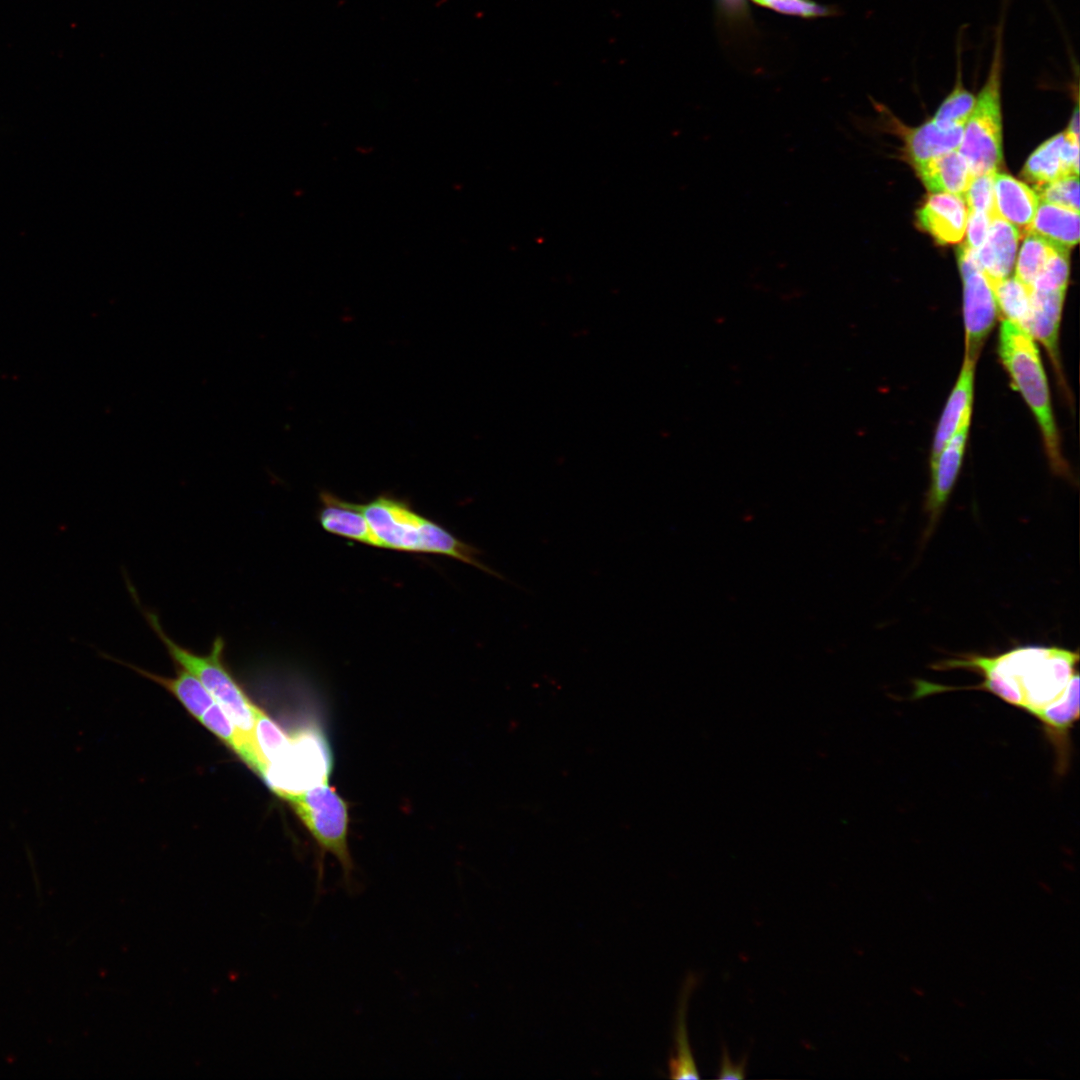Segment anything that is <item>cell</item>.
<instances>
[{
	"mask_svg": "<svg viewBox=\"0 0 1080 1080\" xmlns=\"http://www.w3.org/2000/svg\"><path fill=\"white\" fill-rule=\"evenodd\" d=\"M318 521L328 533L377 547L375 537L356 503L342 500L328 491L320 493Z\"/></svg>",
	"mask_w": 1080,
	"mask_h": 1080,
	"instance_id": "obj_14",
	"label": "cell"
},
{
	"mask_svg": "<svg viewBox=\"0 0 1080 1080\" xmlns=\"http://www.w3.org/2000/svg\"><path fill=\"white\" fill-rule=\"evenodd\" d=\"M128 666L171 692L198 721L205 711L215 703V700L203 684L182 667L177 666L175 676L164 677L135 666Z\"/></svg>",
	"mask_w": 1080,
	"mask_h": 1080,
	"instance_id": "obj_20",
	"label": "cell"
},
{
	"mask_svg": "<svg viewBox=\"0 0 1080 1080\" xmlns=\"http://www.w3.org/2000/svg\"><path fill=\"white\" fill-rule=\"evenodd\" d=\"M957 59L954 88L941 103L931 120L942 130L964 126L975 104L974 95L963 84L961 53L957 56Z\"/></svg>",
	"mask_w": 1080,
	"mask_h": 1080,
	"instance_id": "obj_24",
	"label": "cell"
},
{
	"mask_svg": "<svg viewBox=\"0 0 1080 1080\" xmlns=\"http://www.w3.org/2000/svg\"><path fill=\"white\" fill-rule=\"evenodd\" d=\"M199 721L233 750L250 769L265 778L266 767L256 749L243 739L216 702L205 711Z\"/></svg>",
	"mask_w": 1080,
	"mask_h": 1080,
	"instance_id": "obj_22",
	"label": "cell"
},
{
	"mask_svg": "<svg viewBox=\"0 0 1080 1080\" xmlns=\"http://www.w3.org/2000/svg\"><path fill=\"white\" fill-rule=\"evenodd\" d=\"M317 842L322 853L329 852L342 867L345 887L354 889V864L348 846L349 809L347 802L326 784L281 796Z\"/></svg>",
	"mask_w": 1080,
	"mask_h": 1080,
	"instance_id": "obj_6",
	"label": "cell"
},
{
	"mask_svg": "<svg viewBox=\"0 0 1080 1080\" xmlns=\"http://www.w3.org/2000/svg\"><path fill=\"white\" fill-rule=\"evenodd\" d=\"M963 281V317L965 357L974 361L994 326L997 306L993 291L982 269L960 272Z\"/></svg>",
	"mask_w": 1080,
	"mask_h": 1080,
	"instance_id": "obj_8",
	"label": "cell"
},
{
	"mask_svg": "<svg viewBox=\"0 0 1080 1080\" xmlns=\"http://www.w3.org/2000/svg\"><path fill=\"white\" fill-rule=\"evenodd\" d=\"M998 354L1014 388L1021 393L1039 425L1052 468L1057 473H1067L1049 386L1033 337L1019 325L1004 319L999 330Z\"/></svg>",
	"mask_w": 1080,
	"mask_h": 1080,
	"instance_id": "obj_4",
	"label": "cell"
},
{
	"mask_svg": "<svg viewBox=\"0 0 1080 1080\" xmlns=\"http://www.w3.org/2000/svg\"><path fill=\"white\" fill-rule=\"evenodd\" d=\"M127 586L148 625L162 642L170 657L177 663V666L193 674L203 684L243 739L257 750L254 731L258 707L250 701L226 667L224 662V639L217 636L206 654H197L181 646L163 629L158 615L143 607L132 584L127 582Z\"/></svg>",
	"mask_w": 1080,
	"mask_h": 1080,
	"instance_id": "obj_3",
	"label": "cell"
},
{
	"mask_svg": "<svg viewBox=\"0 0 1080 1080\" xmlns=\"http://www.w3.org/2000/svg\"><path fill=\"white\" fill-rule=\"evenodd\" d=\"M918 224L942 245L962 240L968 210L961 196L935 193L928 197L916 213Z\"/></svg>",
	"mask_w": 1080,
	"mask_h": 1080,
	"instance_id": "obj_11",
	"label": "cell"
},
{
	"mask_svg": "<svg viewBox=\"0 0 1080 1080\" xmlns=\"http://www.w3.org/2000/svg\"><path fill=\"white\" fill-rule=\"evenodd\" d=\"M971 411L962 420L956 433L946 443L931 467V483L926 510L929 530L933 529L957 480L970 426Z\"/></svg>",
	"mask_w": 1080,
	"mask_h": 1080,
	"instance_id": "obj_9",
	"label": "cell"
},
{
	"mask_svg": "<svg viewBox=\"0 0 1080 1080\" xmlns=\"http://www.w3.org/2000/svg\"><path fill=\"white\" fill-rule=\"evenodd\" d=\"M1004 67V17L994 35L993 51L986 81L975 98L974 107L963 126L958 151L972 176L997 172L1002 162L1001 84Z\"/></svg>",
	"mask_w": 1080,
	"mask_h": 1080,
	"instance_id": "obj_5",
	"label": "cell"
},
{
	"mask_svg": "<svg viewBox=\"0 0 1080 1080\" xmlns=\"http://www.w3.org/2000/svg\"><path fill=\"white\" fill-rule=\"evenodd\" d=\"M695 975L690 974L682 987L677 1007L674 1028V1053L669 1059V1076L673 1079L699 1078L693 1054L688 1041L686 1014L689 996L696 985Z\"/></svg>",
	"mask_w": 1080,
	"mask_h": 1080,
	"instance_id": "obj_21",
	"label": "cell"
},
{
	"mask_svg": "<svg viewBox=\"0 0 1080 1080\" xmlns=\"http://www.w3.org/2000/svg\"><path fill=\"white\" fill-rule=\"evenodd\" d=\"M1066 291L1031 289V322L1029 333L1046 348L1059 371L1058 335Z\"/></svg>",
	"mask_w": 1080,
	"mask_h": 1080,
	"instance_id": "obj_17",
	"label": "cell"
},
{
	"mask_svg": "<svg viewBox=\"0 0 1080 1080\" xmlns=\"http://www.w3.org/2000/svg\"><path fill=\"white\" fill-rule=\"evenodd\" d=\"M1060 246L1035 233L1025 235L1015 267V277L1031 288L1051 256ZM1063 248V247H1062Z\"/></svg>",
	"mask_w": 1080,
	"mask_h": 1080,
	"instance_id": "obj_25",
	"label": "cell"
},
{
	"mask_svg": "<svg viewBox=\"0 0 1080 1080\" xmlns=\"http://www.w3.org/2000/svg\"><path fill=\"white\" fill-rule=\"evenodd\" d=\"M962 134L963 126L942 130L929 121L904 133L906 152L915 167L935 156L957 150Z\"/></svg>",
	"mask_w": 1080,
	"mask_h": 1080,
	"instance_id": "obj_19",
	"label": "cell"
},
{
	"mask_svg": "<svg viewBox=\"0 0 1080 1080\" xmlns=\"http://www.w3.org/2000/svg\"><path fill=\"white\" fill-rule=\"evenodd\" d=\"M763 6L783 14L805 18L824 16L829 13L826 7L811 0H767Z\"/></svg>",
	"mask_w": 1080,
	"mask_h": 1080,
	"instance_id": "obj_30",
	"label": "cell"
},
{
	"mask_svg": "<svg viewBox=\"0 0 1080 1080\" xmlns=\"http://www.w3.org/2000/svg\"><path fill=\"white\" fill-rule=\"evenodd\" d=\"M996 302L1005 319L1029 333L1031 322V288L1015 276L990 282ZM1030 334V333H1029Z\"/></svg>",
	"mask_w": 1080,
	"mask_h": 1080,
	"instance_id": "obj_23",
	"label": "cell"
},
{
	"mask_svg": "<svg viewBox=\"0 0 1080 1080\" xmlns=\"http://www.w3.org/2000/svg\"><path fill=\"white\" fill-rule=\"evenodd\" d=\"M254 736L258 753L267 770L285 755L292 743V737L259 707L256 710Z\"/></svg>",
	"mask_w": 1080,
	"mask_h": 1080,
	"instance_id": "obj_26",
	"label": "cell"
},
{
	"mask_svg": "<svg viewBox=\"0 0 1080 1080\" xmlns=\"http://www.w3.org/2000/svg\"><path fill=\"white\" fill-rule=\"evenodd\" d=\"M1079 653L1057 646H1022L990 656L963 654L941 660L935 670H967L981 676L975 686L915 682L913 698L952 690L989 692L1037 721L1053 745L1060 772L1068 767L1071 731L1079 720Z\"/></svg>",
	"mask_w": 1080,
	"mask_h": 1080,
	"instance_id": "obj_1",
	"label": "cell"
},
{
	"mask_svg": "<svg viewBox=\"0 0 1080 1080\" xmlns=\"http://www.w3.org/2000/svg\"><path fill=\"white\" fill-rule=\"evenodd\" d=\"M1019 238L1013 225L998 217L991 218L986 240L976 250L977 260L989 283L1009 276Z\"/></svg>",
	"mask_w": 1080,
	"mask_h": 1080,
	"instance_id": "obj_13",
	"label": "cell"
},
{
	"mask_svg": "<svg viewBox=\"0 0 1080 1080\" xmlns=\"http://www.w3.org/2000/svg\"><path fill=\"white\" fill-rule=\"evenodd\" d=\"M1040 201L1079 211V179L1077 175L1058 179L1035 188Z\"/></svg>",
	"mask_w": 1080,
	"mask_h": 1080,
	"instance_id": "obj_29",
	"label": "cell"
},
{
	"mask_svg": "<svg viewBox=\"0 0 1080 1080\" xmlns=\"http://www.w3.org/2000/svg\"><path fill=\"white\" fill-rule=\"evenodd\" d=\"M1064 133L1069 138L1079 141V111H1078V104L1077 103H1076L1074 112L1072 114L1071 120L1069 122V125H1068L1067 129L1064 131Z\"/></svg>",
	"mask_w": 1080,
	"mask_h": 1080,
	"instance_id": "obj_33",
	"label": "cell"
},
{
	"mask_svg": "<svg viewBox=\"0 0 1080 1080\" xmlns=\"http://www.w3.org/2000/svg\"><path fill=\"white\" fill-rule=\"evenodd\" d=\"M997 172L973 176L962 198L968 212H984L994 217V177Z\"/></svg>",
	"mask_w": 1080,
	"mask_h": 1080,
	"instance_id": "obj_28",
	"label": "cell"
},
{
	"mask_svg": "<svg viewBox=\"0 0 1080 1080\" xmlns=\"http://www.w3.org/2000/svg\"><path fill=\"white\" fill-rule=\"evenodd\" d=\"M1067 248H1058L1031 285L1032 290L1066 291L1070 260Z\"/></svg>",
	"mask_w": 1080,
	"mask_h": 1080,
	"instance_id": "obj_27",
	"label": "cell"
},
{
	"mask_svg": "<svg viewBox=\"0 0 1080 1080\" xmlns=\"http://www.w3.org/2000/svg\"><path fill=\"white\" fill-rule=\"evenodd\" d=\"M990 220V217L984 212H968L966 223L967 240L965 242L968 246L974 250L981 247L986 240Z\"/></svg>",
	"mask_w": 1080,
	"mask_h": 1080,
	"instance_id": "obj_31",
	"label": "cell"
},
{
	"mask_svg": "<svg viewBox=\"0 0 1080 1080\" xmlns=\"http://www.w3.org/2000/svg\"><path fill=\"white\" fill-rule=\"evenodd\" d=\"M1079 141L1064 132L1042 143L1027 159L1022 176L1035 188L1068 176H1078Z\"/></svg>",
	"mask_w": 1080,
	"mask_h": 1080,
	"instance_id": "obj_10",
	"label": "cell"
},
{
	"mask_svg": "<svg viewBox=\"0 0 1080 1080\" xmlns=\"http://www.w3.org/2000/svg\"><path fill=\"white\" fill-rule=\"evenodd\" d=\"M1040 200L1036 192L1010 175L996 173L994 177V217L1013 225L1020 237L1026 235Z\"/></svg>",
	"mask_w": 1080,
	"mask_h": 1080,
	"instance_id": "obj_12",
	"label": "cell"
},
{
	"mask_svg": "<svg viewBox=\"0 0 1080 1080\" xmlns=\"http://www.w3.org/2000/svg\"><path fill=\"white\" fill-rule=\"evenodd\" d=\"M333 759L328 741L317 727L292 737L285 755L271 765L264 780L279 797L328 783Z\"/></svg>",
	"mask_w": 1080,
	"mask_h": 1080,
	"instance_id": "obj_7",
	"label": "cell"
},
{
	"mask_svg": "<svg viewBox=\"0 0 1080 1080\" xmlns=\"http://www.w3.org/2000/svg\"><path fill=\"white\" fill-rule=\"evenodd\" d=\"M1079 224V211L1040 201L1028 233L1070 249L1079 241Z\"/></svg>",
	"mask_w": 1080,
	"mask_h": 1080,
	"instance_id": "obj_18",
	"label": "cell"
},
{
	"mask_svg": "<svg viewBox=\"0 0 1080 1080\" xmlns=\"http://www.w3.org/2000/svg\"><path fill=\"white\" fill-rule=\"evenodd\" d=\"M357 506L367 520L377 548L443 555L503 579L498 572L481 561L478 548L463 542L440 524L416 512L408 501L382 494Z\"/></svg>",
	"mask_w": 1080,
	"mask_h": 1080,
	"instance_id": "obj_2",
	"label": "cell"
},
{
	"mask_svg": "<svg viewBox=\"0 0 1080 1080\" xmlns=\"http://www.w3.org/2000/svg\"><path fill=\"white\" fill-rule=\"evenodd\" d=\"M976 361L964 357L959 377L938 422L931 450L930 465L956 433L965 415L972 410Z\"/></svg>",
	"mask_w": 1080,
	"mask_h": 1080,
	"instance_id": "obj_15",
	"label": "cell"
},
{
	"mask_svg": "<svg viewBox=\"0 0 1080 1080\" xmlns=\"http://www.w3.org/2000/svg\"><path fill=\"white\" fill-rule=\"evenodd\" d=\"M752 1H753V2H755V3H757V4H759V5H762V6H763V4H764V3H765V2L767 1V0H752Z\"/></svg>",
	"mask_w": 1080,
	"mask_h": 1080,
	"instance_id": "obj_34",
	"label": "cell"
},
{
	"mask_svg": "<svg viewBox=\"0 0 1080 1080\" xmlns=\"http://www.w3.org/2000/svg\"><path fill=\"white\" fill-rule=\"evenodd\" d=\"M746 1064L747 1057H744L739 1063L732 1062L727 1048L723 1046L718 1078L742 1079L745 1077Z\"/></svg>",
	"mask_w": 1080,
	"mask_h": 1080,
	"instance_id": "obj_32",
	"label": "cell"
},
{
	"mask_svg": "<svg viewBox=\"0 0 1080 1080\" xmlns=\"http://www.w3.org/2000/svg\"><path fill=\"white\" fill-rule=\"evenodd\" d=\"M914 168L922 183L933 194L949 193L962 197L973 178L958 149L935 156Z\"/></svg>",
	"mask_w": 1080,
	"mask_h": 1080,
	"instance_id": "obj_16",
	"label": "cell"
}]
</instances>
